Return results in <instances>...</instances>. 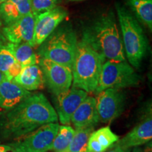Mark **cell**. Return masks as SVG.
Wrapping results in <instances>:
<instances>
[{"label":"cell","instance_id":"cell-21","mask_svg":"<svg viewBox=\"0 0 152 152\" xmlns=\"http://www.w3.org/2000/svg\"><path fill=\"white\" fill-rule=\"evenodd\" d=\"M21 69L20 64L15 59L7 45L0 42V72L4 74L7 79L13 80Z\"/></svg>","mask_w":152,"mask_h":152},{"label":"cell","instance_id":"cell-7","mask_svg":"<svg viewBox=\"0 0 152 152\" xmlns=\"http://www.w3.org/2000/svg\"><path fill=\"white\" fill-rule=\"evenodd\" d=\"M58 123H47L39 127L16 142L9 144L11 152H47L52 145L58 132Z\"/></svg>","mask_w":152,"mask_h":152},{"label":"cell","instance_id":"cell-13","mask_svg":"<svg viewBox=\"0 0 152 152\" xmlns=\"http://www.w3.org/2000/svg\"><path fill=\"white\" fill-rule=\"evenodd\" d=\"M35 26V16L32 13L26 15L3 28L2 33L9 42L18 44L27 42L33 44Z\"/></svg>","mask_w":152,"mask_h":152},{"label":"cell","instance_id":"cell-18","mask_svg":"<svg viewBox=\"0 0 152 152\" xmlns=\"http://www.w3.org/2000/svg\"><path fill=\"white\" fill-rule=\"evenodd\" d=\"M119 140L118 136L106 126L93 131L87 142V152H106Z\"/></svg>","mask_w":152,"mask_h":152},{"label":"cell","instance_id":"cell-31","mask_svg":"<svg viewBox=\"0 0 152 152\" xmlns=\"http://www.w3.org/2000/svg\"><path fill=\"white\" fill-rule=\"evenodd\" d=\"M1 26V20H0V26Z\"/></svg>","mask_w":152,"mask_h":152},{"label":"cell","instance_id":"cell-30","mask_svg":"<svg viewBox=\"0 0 152 152\" xmlns=\"http://www.w3.org/2000/svg\"><path fill=\"white\" fill-rule=\"evenodd\" d=\"M7 1V0H0V4H1L2 2H4V1Z\"/></svg>","mask_w":152,"mask_h":152},{"label":"cell","instance_id":"cell-4","mask_svg":"<svg viewBox=\"0 0 152 152\" xmlns=\"http://www.w3.org/2000/svg\"><path fill=\"white\" fill-rule=\"evenodd\" d=\"M104 61V57L88 44L83 40L77 42L71 68L73 87L81 89L87 93L94 92Z\"/></svg>","mask_w":152,"mask_h":152},{"label":"cell","instance_id":"cell-2","mask_svg":"<svg viewBox=\"0 0 152 152\" xmlns=\"http://www.w3.org/2000/svg\"><path fill=\"white\" fill-rule=\"evenodd\" d=\"M113 11L100 15L83 30L82 40L104 59L126 61L122 38Z\"/></svg>","mask_w":152,"mask_h":152},{"label":"cell","instance_id":"cell-17","mask_svg":"<svg viewBox=\"0 0 152 152\" xmlns=\"http://www.w3.org/2000/svg\"><path fill=\"white\" fill-rule=\"evenodd\" d=\"M13 81L30 92L42 89L45 85L42 72L39 64L22 68Z\"/></svg>","mask_w":152,"mask_h":152},{"label":"cell","instance_id":"cell-28","mask_svg":"<svg viewBox=\"0 0 152 152\" xmlns=\"http://www.w3.org/2000/svg\"><path fill=\"white\" fill-rule=\"evenodd\" d=\"M5 78H7V77H6L4 74L3 73H1V72H0V83H1V82H2Z\"/></svg>","mask_w":152,"mask_h":152},{"label":"cell","instance_id":"cell-27","mask_svg":"<svg viewBox=\"0 0 152 152\" xmlns=\"http://www.w3.org/2000/svg\"><path fill=\"white\" fill-rule=\"evenodd\" d=\"M132 152H151V150H150V151L149 149L142 150V149H140V148H135V149L133 150Z\"/></svg>","mask_w":152,"mask_h":152},{"label":"cell","instance_id":"cell-10","mask_svg":"<svg viewBox=\"0 0 152 152\" xmlns=\"http://www.w3.org/2000/svg\"><path fill=\"white\" fill-rule=\"evenodd\" d=\"M67 16V10L58 6L52 10L35 16L32 47L35 48L40 46Z\"/></svg>","mask_w":152,"mask_h":152},{"label":"cell","instance_id":"cell-16","mask_svg":"<svg viewBox=\"0 0 152 152\" xmlns=\"http://www.w3.org/2000/svg\"><path fill=\"white\" fill-rule=\"evenodd\" d=\"M32 0H7L0 4V18L6 26L31 12Z\"/></svg>","mask_w":152,"mask_h":152},{"label":"cell","instance_id":"cell-12","mask_svg":"<svg viewBox=\"0 0 152 152\" xmlns=\"http://www.w3.org/2000/svg\"><path fill=\"white\" fill-rule=\"evenodd\" d=\"M152 138V117L150 111L137 124L132 130L123 137L118 140L115 145L124 149H130L151 142Z\"/></svg>","mask_w":152,"mask_h":152},{"label":"cell","instance_id":"cell-29","mask_svg":"<svg viewBox=\"0 0 152 152\" xmlns=\"http://www.w3.org/2000/svg\"><path fill=\"white\" fill-rule=\"evenodd\" d=\"M68 1H84V0H67Z\"/></svg>","mask_w":152,"mask_h":152},{"label":"cell","instance_id":"cell-19","mask_svg":"<svg viewBox=\"0 0 152 152\" xmlns=\"http://www.w3.org/2000/svg\"><path fill=\"white\" fill-rule=\"evenodd\" d=\"M7 46L22 68L38 64L39 56L34 51L33 47L27 42L18 44L7 42Z\"/></svg>","mask_w":152,"mask_h":152},{"label":"cell","instance_id":"cell-14","mask_svg":"<svg viewBox=\"0 0 152 152\" xmlns=\"http://www.w3.org/2000/svg\"><path fill=\"white\" fill-rule=\"evenodd\" d=\"M31 94L15 82L5 78L0 83V113L12 109Z\"/></svg>","mask_w":152,"mask_h":152},{"label":"cell","instance_id":"cell-26","mask_svg":"<svg viewBox=\"0 0 152 152\" xmlns=\"http://www.w3.org/2000/svg\"><path fill=\"white\" fill-rule=\"evenodd\" d=\"M11 151V147L9 144H0V152H8Z\"/></svg>","mask_w":152,"mask_h":152},{"label":"cell","instance_id":"cell-20","mask_svg":"<svg viewBox=\"0 0 152 152\" xmlns=\"http://www.w3.org/2000/svg\"><path fill=\"white\" fill-rule=\"evenodd\" d=\"M137 20L152 30V0H125Z\"/></svg>","mask_w":152,"mask_h":152},{"label":"cell","instance_id":"cell-3","mask_svg":"<svg viewBox=\"0 0 152 152\" xmlns=\"http://www.w3.org/2000/svg\"><path fill=\"white\" fill-rule=\"evenodd\" d=\"M115 4L125 56L131 65L138 68L148 52L149 41L135 17L119 2Z\"/></svg>","mask_w":152,"mask_h":152},{"label":"cell","instance_id":"cell-6","mask_svg":"<svg viewBox=\"0 0 152 152\" xmlns=\"http://www.w3.org/2000/svg\"><path fill=\"white\" fill-rule=\"evenodd\" d=\"M139 76L134 68L126 61L108 60L104 62L101 71L95 93L96 94L106 89H121L137 86Z\"/></svg>","mask_w":152,"mask_h":152},{"label":"cell","instance_id":"cell-22","mask_svg":"<svg viewBox=\"0 0 152 152\" xmlns=\"http://www.w3.org/2000/svg\"><path fill=\"white\" fill-rule=\"evenodd\" d=\"M94 128V126H91L76 130L71 143L65 151L87 152V142Z\"/></svg>","mask_w":152,"mask_h":152},{"label":"cell","instance_id":"cell-5","mask_svg":"<svg viewBox=\"0 0 152 152\" xmlns=\"http://www.w3.org/2000/svg\"><path fill=\"white\" fill-rule=\"evenodd\" d=\"M77 37L70 26L55 30L40 45L37 54L56 64L72 68L77 47Z\"/></svg>","mask_w":152,"mask_h":152},{"label":"cell","instance_id":"cell-25","mask_svg":"<svg viewBox=\"0 0 152 152\" xmlns=\"http://www.w3.org/2000/svg\"><path fill=\"white\" fill-rule=\"evenodd\" d=\"M108 152H130V149H124L121 147H118V146L113 144L111 147V149Z\"/></svg>","mask_w":152,"mask_h":152},{"label":"cell","instance_id":"cell-1","mask_svg":"<svg viewBox=\"0 0 152 152\" xmlns=\"http://www.w3.org/2000/svg\"><path fill=\"white\" fill-rule=\"evenodd\" d=\"M58 120L56 110L45 94L34 93L12 109L0 113V138L18 140Z\"/></svg>","mask_w":152,"mask_h":152},{"label":"cell","instance_id":"cell-15","mask_svg":"<svg viewBox=\"0 0 152 152\" xmlns=\"http://www.w3.org/2000/svg\"><path fill=\"white\" fill-rule=\"evenodd\" d=\"M99 119L96 106V98L87 96L83 102L80 104L72 115L71 122L75 127V130L95 126L97 124Z\"/></svg>","mask_w":152,"mask_h":152},{"label":"cell","instance_id":"cell-11","mask_svg":"<svg viewBox=\"0 0 152 152\" xmlns=\"http://www.w3.org/2000/svg\"><path fill=\"white\" fill-rule=\"evenodd\" d=\"M87 96L85 91L75 87L56 96V112L61 124H70L73 113Z\"/></svg>","mask_w":152,"mask_h":152},{"label":"cell","instance_id":"cell-8","mask_svg":"<svg viewBox=\"0 0 152 152\" xmlns=\"http://www.w3.org/2000/svg\"><path fill=\"white\" fill-rule=\"evenodd\" d=\"M38 64L42 72L44 83L53 94L56 96L71 88L73 82L71 68L44 58H39Z\"/></svg>","mask_w":152,"mask_h":152},{"label":"cell","instance_id":"cell-32","mask_svg":"<svg viewBox=\"0 0 152 152\" xmlns=\"http://www.w3.org/2000/svg\"><path fill=\"white\" fill-rule=\"evenodd\" d=\"M64 152H68V151H64Z\"/></svg>","mask_w":152,"mask_h":152},{"label":"cell","instance_id":"cell-9","mask_svg":"<svg viewBox=\"0 0 152 152\" xmlns=\"http://www.w3.org/2000/svg\"><path fill=\"white\" fill-rule=\"evenodd\" d=\"M125 96L119 89L109 88L97 94L96 106L99 121L110 123L123 113L125 108Z\"/></svg>","mask_w":152,"mask_h":152},{"label":"cell","instance_id":"cell-24","mask_svg":"<svg viewBox=\"0 0 152 152\" xmlns=\"http://www.w3.org/2000/svg\"><path fill=\"white\" fill-rule=\"evenodd\" d=\"M61 0H32L31 12L34 16L58 7Z\"/></svg>","mask_w":152,"mask_h":152},{"label":"cell","instance_id":"cell-23","mask_svg":"<svg viewBox=\"0 0 152 152\" xmlns=\"http://www.w3.org/2000/svg\"><path fill=\"white\" fill-rule=\"evenodd\" d=\"M75 130L68 125H59L58 132L52 145L54 152H64L68 149L75 134Z\"/></svg>","mask_w":152,"mask_h":152}]
</instances>
